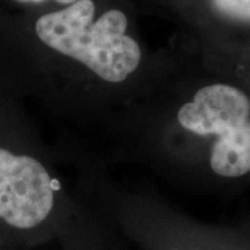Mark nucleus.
<instances>
[{
    "label": "nucleus",
    "instance_id": "obj_3",
    "mask_svg": "<svg viewBox=\"0 0 250 250\" xmlns=\"http://www.w3.org/2000/svg\"><path fill=\"white\" fill-rule=\"evenodd\" d=\"M74 205L46 164L0 146V235L9 245L57 239Z\"/></svg>",
    "mask_w": 250,
    "mask_h": 250
},
{
    "label": "nucleus",
    "instance_id": "obj_9",
    "mask_svg": "<svg viewBox=\"0 0 250 250\" xmlns=\"http://www.w3.org/2000/svg\"><path fill=\"white\" fill-rule=\"evenodd\" d=\"M9 243H7V241L0 235V250H9Z\"/></svg>",
    "mask_w": 250,
    "mask_h": 250
},
{
    "label": "nucleus",
    "instance_id": "obj_8",
    "mask_svg": "<svg viewBox=\"0 0 250 250\" xmlns=\"http://www.w3.org/2000/svg\"><path fill=\"white\" fill-rule=\"evenodd\" d=\"M17 3H24V4H38V3H43L45 0H14Z\"/></svg>",
    "mask_w": 250,
    "mask_h": 250
},
{
    "label": "nucleus",
    "instance_id": "obj_6",
    "mask_svg": "<svg viewBox=\"0 0 250 250\" xmlns=\"http://www.w3.org/2000/svg\"><path fill=\"white\" fill-rule=\"evenodd\" d=\"M206 4L213 18L223 27L243 32L242 46L249 43L250 0H206Z\"/></svg>",
    "mask_w": 250,
    "mask_h": 250
},
{
    "label": "nucleus",
    "instance_id": "obj_7",
    "mask_svg": "<svg viewBox=\"0 0 250 250\" xmlns=\"http://www.w3.org/2000/svg\"><path fill=\"white\" fill-rule=\"evenodd\" d=\"M214 67L232 75L250 92V42L217 62Z\"/></svg>",
    "mask_w": 250,
    "mask_h": 250
},
{
    "label": "nucleus",
    "instance_id": "obj_5",
    "mask_svg": "<svg viewBox=\"0 0 250 250\" xmlns=\"http://www.w3.org/2000/svg\"><path fill=\"white\" fill-rule=\"evenodd\" d=\"M57 241L62 250H124L106 217L75 203Z\"/></svg>",
    "mask_w": 250,
    "mask_h": 250
},
{
    "label": "nucleus",
    "instance_id": "obj_4",
    "mask_svg": "<svg viewBox=\"0 0 250 250\" xmlns=\"http://www.w3.org/2000/svg\"><path fill=\"white\" fill-rule=\"evenodd\" d=\"M107 206L108 220L141 250H246L159 200L116 196Z\"/></svg>",
    "mask_w": 250,
    "mask_h": 250
},
{
    "label": "nucleus",
    "instance_id": "obj_1",
    "mask_svg": "<svg viewBox=\"0 0 250 250\" xmlns=\"http://www.w3.org/2000/svg\"><path fill=\"white\" fill-rule=\"evenodd\" d=\"M174 114L175 134L206 175L218 182L250 178V92L210 64Z\"/></svg>",
    "mask_w": 250,
    "mask_h": 250
},
{
    "label": "nucleus",
    "instance_id": "obj_10",
    "mask_svg": "<svg viewBox=\"0 0 250 250\" xmlns=\"http://www.w3.org/2000/svg\"><path fill=\"white\" fill-rule=\"evenodd\" d=\"M54 1L59 3V4H62V6H68V4H72V3L78 1V0H54Z\"/></svg>",
    "mask_w": 250,
    "mask_h": 250
},
{
    "label": "nucleus",
    "instance_id": "obj_2",
    "mask_svg": "<svg viewBox=\"0 0 250 250\" xmlns=\"http://www.w3.org/2000/svg\"><path fill=\"white\" fill-rule=\"evenodd\" d=\"M124 11L110 9L96 17L93 0H78L39 16L35 35L53 53L111 86L134 78L143 65V49L128 34Z\"/></svg>",
    "mask_w": 250,
    "mask_h": 250
}]
</instances>
